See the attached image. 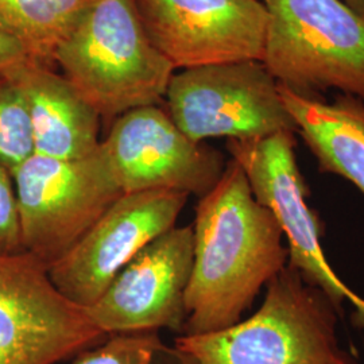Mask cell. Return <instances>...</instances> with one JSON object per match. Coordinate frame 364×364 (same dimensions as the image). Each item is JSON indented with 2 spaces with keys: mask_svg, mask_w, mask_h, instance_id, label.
Masks as SVG:
<instances>
[{
  "mask_svg": "<svg viewBox=\"0 0 364 364\" xmlns=\"http://www.w3.org/2000/svg\"><path fill=\"white\" fill-rule=\"evenodd\" d=\"M193 267L185 297L183 335L220 331L242 314L287 264L284 232L255 198L231 158L219 182L196 205Z\"/></svg>",
  "mask_w": 364,
  "mask_h": 364,
  "instance_id": "1",
  "label": "cell"
},
{
  "mask_svg": "<svg viewBox=\"0 0 364 364\" xmlns=\"http://www.w3.org/2000/svg\"><path fill=\"white\" fill-rule=\"evenodd\" d=\"M338 309L287 264L259 309L220 331L174 338L178 364H360L341 348Z\"/></svg>",
  "mask_w": 364,
  "mask_h": 364,
  "instance_id": "2",
  "label": "cell"
},
{
  "mask_svg": "<svg viewBox=\"0 0 364 364\" xmlns=\"http://www.w3.org/2000/svg\"><path fill=\"white\" fill-rule=\"evenodd\" d=\"M54 64L105 120L158 105L176 72L149 37L135 0H96Z\"/></svg>",
  "mask_w": 364,
  "mask_h": 364,
  "instance_id": "3",
  "label": "cell"
},
{
  "mask_svg": "<svg viewBox=\"0 0 364 364\" xmlns=\"http://www.w3.org/2000/svg\"><path fill=\"white\" fill-rule=\"evenodd\" d=\"M269 25L262 63L301 96L335 90L364 103V16L341 0H263Z\"/></svg>",
  "mask_w": 364,
  "mask_h": 364,
  "instance_id": "4",
  "label": "cell"
},
{
  "mask_svg": "<svg viewBox=\"0 0 364 364\" xmlns=\"http://www.w3.org/2000/svg\"><path fill=\"white\" fill-rule=\"evenodd\" d=\"M11 176L23 247L48 267L124 195L100 146L68 161L33 154Z\"/></svg>",
  "mask_w": 364,
  "mask_h": 364,
  "instance_id": "5",
  "label": "cell"
},
{
  "mask_svg": "<svg viewBox=\"0 0 364 364\" xmlns=\"http://www.w3.org/2000/svg\"><path fill=\"white\" fill-rule=\"evenodd\" d=\"M296 134L277 132L257 139H228L227 150L245 171L250 188L270 209L287 242V264L306 284L324 291L340 314L347 301L364 332V299L335 273L321 246V223L308 204L309 189L296 156Z\"/></svg>",
  "mask_w": 364,
  "mask_h": 364,
  "instance_id": "6",
  "label": "cell"
},
{
  "mask_svg": "<svg viewBox=\"0 0 364 364\" xmlns=\"http://www.w3.org/2000/svg\"><path fill=\"white\" fill-rule=\"evenodd\" d=\"M165 97L169 115L192 141L257 139L297 127L279 84L258 60L174 72Z\"/></svg>",
  "mask_w": 364,
  "mask_h": 364,
  "instance_id": "7",
  "label": "cell"
},
{
  "mask_svg": "<svg viewBox=\"0 0 364 364\" xmlns=\"http://www.w3.org/2000/svg\"><path fill=\"white\" fill-rule=\"evenodd\" d=\"M107 336L28 252L0 255V364H58Z\"/></svg>",
  "mask_w": 364,
  "mask_h": 364,
  "instance_id": "8",
  "label": "cell"
},
{
  "mask_svg": "<svg viewBox=\"0 0 364 364\" xmlns=\"http://www.w3.org/2000/svg\"><path fill=\"white\" fill-rule=\"evenodd\" d=\"M100 147L124 195L171 191L201 198L227 165L221 153L188 138L158 105L117 117Z\"/></svg>",
  "mask_w": 364,
  "mask_h": 364,
  "instance_id": "9",
  "label": "cell"
},
{
  "mask_svg": "<svg viewBox=\"0 0 364 364\" xmlns=\"http://www.w3.org/2000/svg\"><path fill=\"white\" fill-rule=\"evenodd\" d=\"M188 198L171 191L122 196L48 267L53 285L75 305L90 308L146 245L176 227Z\"/></svg>",
  "mask_w": 364,
  "mask_h": 364,
  "instance_id": "10",
  "label": "cell"
},
{
  "mask_svg": "<svg viewBox=\"0 0 364 364\" xmlns=\"http://www.w3.org/2000/svg\"><path fill=\"white\" fill-rule=\"evenodd\" d=\"M149 37L177 70L262 61L269 13L260 0H135Z\"/></svg>",
  "mask_w": 364,
  "mask_h": 364,
  "instance_id": "11",
  "label": "cell"
},
{
  "mask_svg": "<svg viewBox=\"0 0 364 364\" xmlns=\"http://www.w3.org/2000/svg\"><path fill=\"white\" fill-rule=\"evenodd\" d=\"M193 227H173L146 245L85 309L105 336L183 331L193 267Z\"/></svg>",
  "mask_w": 364,
  "mask_h": 364,
  "instance_id": "12",
  "label": "cell"
},
{
  "mask_svg": "<svg viewBox=\"0 0 364 364\" xmlns=\"http://www.w3.org/2000/svg\"><path fill=\"white\" fill-rule=\"evenodd\" d=\"M9 77L25 97L34 154L68 161L99 149L102 117L52 66L27 60Z\"/></svg>",
  "mask_w": 364,
  "mask_h": 364,
  "instance_id": "13",
  "label": "cell"
},
{
  "mask_svg": "<svg viewBox=\"0 0 364 364\" xmlns=\"http://www.w3.org/2000/svg\"><path fill=\"white\" fill-rule=\"evenodd\" d=\"M279 93L318 170L351 182L364 195L363 102L348 95L326 102L282 85Z\"/></svg>",
  "mask_w": 364,
  "mask_h": 364,
  "instance_id": "14",
  "label": "cell"
},
{
  "mask_svg": "<svg viewBox=\"0 0 364 364\" xmlns=\"http://www.w3.org/2000/svg\"><path fill=\"white\" fill-rule=\"evenodd\" d=\"M96 0H0V28L27 58L53 66L58 48Z\"/></svg>",
  "mask_w": 364,
  "mask_h": 364,
  "instance_id": "15",
  "label": "cell"
},
{
  "mask_svg": "<svg viewBox=\"0 0 364 364\" xmlns=\"http://www.w3.org/2000/svg\"><path fill=\"white\" fill-rule=\"evenodd\" d=\"M34 154L26 102L10 77L0 78V165L13 173Z\"/></svg>",
  "mask_w": 364,
  "mask_h": 364,
  "instance_id": "16",
  "label": "cell"
},
{
  "mask_svg": "<svg viewBox=\"0 0 364 364\" xmlns=\"http://www.w3.org/2000/svg\"><path fill=\"white\" fill-rule=\"evenodd\" d=\"M165 351L158 332L120 333L80 352L72 364H154L156 356Z\"/></svg>",
  "mask_w": 364,
  "mask_h": 364,
  "instance_id": "17",
  "label": "cell"
},
{
  "mask_svg": "<svg viewBox=\"0 0 364 364\" xmlns=\"http://www.w3.org/2000/svg\"><path fill=\"white\" fill-rule=\"evenodd\" d=\"M26 252L11 173L0 165V255Z\"/></svg>",
  "mask_w": 364,
  "mask_h": 364,
  "instance_id": "18",
  "label": "cell"
},
{
  "mask_svg": "<svg viewBox=\"0 0 364 364\" xmlns=\"http://www.w3.org/2000/svg\"><path fill=\"white\" fill-rule=\"evenodd\" d=\"M27 60L26 53L19 43L0 28V78L9 77Z\"/></svg>",
  "mask_w": 364,
  "mask_h": 364,
  "instance_id": "19",
  "label": "cell"
},
{
  "mask_svg": "<svg viewBox=\"0 0 364 364\" xmlns=\"http://www.w3.org/2000/svg\"><path fill=\"white\" fill-rule=\"evenodd\" d=\"M355 13L364 16V0H343Z\"/></svg>",
  "mask_w": 364,
  "mask_h": 364,
  "instance_id": "20",
  "label": "cell"
}]
</instances>
